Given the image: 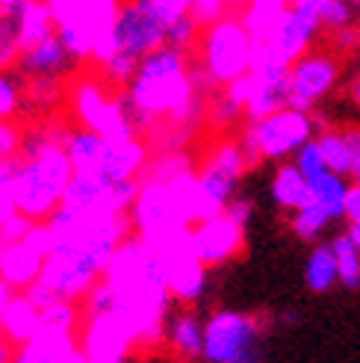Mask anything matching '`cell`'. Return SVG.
<instances>
[{
	"mask_svg": "<svg viewBox=\"0 0 360 363\" xmlns=\"http://www.w3.org/2000/svg\"><path fill=\"white\" fill-rule=\"evenodd\" d=\"M148 162H151V145L142 136L124 139V142H106L101 174L110 180H133V177H142Z\"/></svg>",
	"mask_w": 360,
	"mask_h": 363,
	"instance_id": "cell-15",
	"label": "cell"
},
{
	"mask_svg": "<svg viewBox=\"0 0 360 363\" xmlns=\"http://www.w3.org/2000/svg\"><path fill=\"white\" fill-rule=\"evenodd\" d=\"M18 27H21V45H24V50L33 48V45H39V42H45L47 35L57 33V21H53L50 6L45 4V0L18 9Z\"/></svg>",
	"mask_w": 360,
	"mask_h": 363,
	"instance_id": "cell-27",
	"label": "cell"
},
{
	"mask_svg": "<svg viewBox=\"0 0 360 363\" xmlns=\"http://www.w3.org/2000/svg\"><path fill=\"white\" fill-rule=\"evenodd\" d=\"M233 363H266V357H263V352H260V346H254V349H248L245 354H240Z\"/></svg>",
	"mask_w": 360,
	"mask_h": 363,
	"instance_id": "cell-48",
	"label": "cell"
},
{
	"mask_svg": "<svg viewBox=\"0 0 360 363\" xmlns=\"http://www.w3.org/2000/svg\"><path fill=\"white\" fill-rule=\"evenodd\" d=\"M242 248H245V228L233 222L227 213L192 225V251L207 269L240 257Z\"/></svg>",
	"mask_w": 360,
	"mask_h": 363,
	"instance_id": "cell-10",
	"label": "cell"
},
{
	"mask_svg": "<svg viewBox=\"0 0 360 363\" xmlns=\"http://www.w3.org/2000/svg\"><path fill=\"white\" fill-rule=\"evenodd\" d=\"M166 30H169V24L151 6V0H121V9H118L116 27H113L118 50L142 60V57H148L151 50L166 45Z\"/></svg>",
	"mask_w": 360,
	"mask_h": 363,
	"instance_id": "cell-9",
	"label": "cell"
},
{
	"mask_svg": "<svg viewBox=\"0 0 360 363\" xmlns=\"http://www.w3.org/2000/svg\"><path fill=\"white\" fill-rule=\"evenodd\" d=\"M339 80V60L328 50H308L290 65L286 80V106L301 113H313L322 98L331 95Z\"/></svg>",
	"mask_w": 360,
	"mask_h": 363,
	"instance_id": "cell-7",
	"label": "cell"
},
{
	"mask_svg": "<svg viewBox=\"0 0 360 363\" xmlns=\"http://www.w3.org/2000/svg\"><path fill=\"white\" fill-rule=\"evenodd\" d=\"M83 325V311L77 301H53L42 307V328L47 334H77Z\"/></svg>",
	"mask_w": 360,
	"mask_h": 363,
	"instance_id": "cell-30",
	"label": "cell"
},
{
	"mask_svg": "<svg viewBox=\"0 0 360 363\" xmlns=\"http://www.w3.org/2000/svg\"><path fill=\"white\" fill-rule=\"evenodd\" d=\"M225 213L230 216L233 222H240L242 228L251 222V216H254V201L251 198H245V195H233L230 198V204L225 207Z\"/></svg>",
	"mask_w": 360,
	"mask_h": 363,
	"instance_id": "cell-43",
	"label": "cell"
},
{
	"mask_svg": "<svg viewBox=\"0 0 360 363\" xmlns=\"http://www.w3.org/2000/svg\"><path fill=\"white\" fill-rule=\"evenodd\" d=\"M195 48H198L201 71L207 74L213 89H222L251 71L254 39L245 30L240 12H227L222 21H215L213 27H204Z\"/></svg>",
	"mask_w": 360,
	"mask_h": 363,
	"instance_id": "cell-4",
	"label": "cell"
},
{
	"mask_svg": "<svg viewBox=\"0 0 360 363\" xmlns=\"http://www.w3.org/2000/svg\"><path fill=\"white\" fill-rule=\"evenodd\" d=\"M354 18H357V9L349 4V0H328V4H322V9H319L322 30H328V33L351 27Z\"/></svg>",
	"mask_w": 360,
	"mask_h": 363,
	"instance_id": "cell-36",
	"label": "cell"
},
{
	"mask_svg": "<svg viewBox=\"0 0 360 363\" xmlns=\"http://www.w3.org/2000/svg\"><path fill=\"white\" fill-rule=\"evenodd\" d=\"M171 363H177V360H171Z\"/></svg>",
	"mask_w": 360,
	"mask_h": 363,
	"instance_id": "cell-58",
	"label": "cell"
},
{
	"mask_svg": "<svg viewBox=\"0 0 360 363\" xmlns=\"http://www.w3.org/2000/svg\"><path fill=\"white\" fill-rule=\"evenodd\" d=\"M15 363H83L77 334H47L39 331L27 346L18 349Z\"/></svg>",
	"mask_w": 360,
	"mask_h": 363,
	"instance_id": "cell-16",
	"label": "cell"
},
{
	"mask_svg": "<svg viewBox=\"0 0 360 363\" xmlns=\"http://www.w3.org/2000/svg\"><path fill=\"white\" fill-rule=\"evenodd\" d=\"M304 284H308L310 293H331L339 284V269H337V257L331 242H316L313 251L308 254V263H304Z\"/></svg>",
	"mask_w": 360,
	"mask_h": 363,
	"instance_id": "cell-25",
	"label": "cell"
},
{
	"mask_svg": "<svg viewBox=\"0 0 360 363\" xmlns=\"http://www.w3.org/2000/svg\"><path fill=\"white\" fill-rule=\"evenodd\" d=\"M65 154L71 160L74 172H92L101 174L103 157H106V139L95 130H86V127H77L71 121V130L65 139Z\"/></svg>",
	"mask_w": 360,
	"mask_h": 363,
	"instance_id": "cell-22",
	"label": "cell"
},
{
	"mask_svg": "<svg viewBox=\"0 0 360 363\" xmlns=\"http://www.w3.org/2000/svg\"><path fill=\"white\" fill-rule=\"evenodd\" d=\"M351 104L360 110V71H357V77L351 80Z\"/></svg>",
	"mask_w": 360,
	"mask_h": 363,
	"instance_id": "cell-52",
	"label": "cell"
},
{
	"mask_svg": "<svg viewBox=\"0 0 360 363\" xmlns=\"http://www.w3.org/2000/svg\"><path fill=\"white\" fill-rule=\"evenodd\" d=\"M103 272H106V266L92 251H86L74 242H57L45 260L39 284L50 289L53 298L80 304L89 296V289L103 278Z\"/></svg>",
	"mask_w": 360,
	"mask_h": 363,
	"instance_id": "cell-5",
	"label": "cell"
},
{
	"mask_svg": "<svg viewBox=\"0 0 360 363\" xmlns=\"http://www.w3.org/2000/svg\"><path fill=\"white\" fill-rule=\"evenodd\" d=\"M331 222H334L331 216L310 198L308 204H301L298 210H293V222H290V228H293V233H296L298 240H304V242H316L322 233L328 230Z\"/></svg>",
	"mask_w": 360,
	"mask_h": 363,
	"instance_id": "cell-31",
	"label": "cell"
},
{
	"mask_svg": "<svg viewBox=\"0 0 360 363\" xmlns=\"http://www.w3.org/2000/svg\"><path fill=\"white\" fill-rule=\"evenodd\" d=\"M346 233H349V240L354 242V248L360 251V225H349V230H346Z\"/></svg>",
	"mask_w": 360,
	"mask_h": 363,
	"instance_id": "cell-53",
	"label": "cell"
},
{
	"mask_svg": "<svg viewBox=\"0 0 360 363\" xmlns=\"http://www.w3.org/2000/svg\"><path fill=\"white\" fill-rule=\"evenodd\" d=\"M237 184L240 180H233L222 169H215L213 162H207V166L198 172V222L225 213V207L230 204V198L237 195Z\"/></svg>",
	"mask_w": 360,
	"mask_h": 363,
	"instance_id": "cell-20",
	"label": "cell"
},
{
	"mask_svg": "<svg viewBox=\"0 0 360 363\" xmlns=\"http://www.w3.org/2000/svg\"><path fill=\"white\" fill-rule=\"evenodd\" d=\"M83 363H124V357H95V354H83Z\"/></svg>",
	"mask_w": 360,
	"mask_h": 363,
	"instance_id": "cell-51",
	"label": "cell"
},
{
	"mask_svg": "<svg viewBox=\"0 0 360 363\" xmlns=\"http://www.w3.org/2000/svg\"><path fill=\"white\" fill-rule=\"evenodd\" d=\"M245 133L254 139L257 151L263 160H290L296 157V151L301 145H308L316 133L313 127V113H301L293 106H283V110L266 116L260 121H248Z\"/></svg>",
	"mask_w": 360,
	"mask_h": 363,
	"instance_id": "cell-6",
	"label": "cell"
},
{
	"mask_svg": "<svg viewBox=\"0 0 360 363\" xmlns=\"http://www.w3.org/2000/svg\"><path fill=\"white\" fill-rule=\"evenodd\" d=\"M319 33H322V21H319V15L313 9L290 6L283 12L281 24L275 27L272 39H269L266 45L272 48L281 60H286L293 65L298 57H304L308 50H313V42L319 39Z\"/></svg>",
	"mask_w": 360,
	"mask_h": 363,
	"instance_id": "cell-12",
	"label": "cell"
},
{
	"mask_svg": "<svg viewBox=\"0 0 360 363\" xmlns=\"http://www.w3.org/2000/svg\"><path fill=\"white\" fill-rule=\"evenodd\" d=\"M166 342L180 360H201L204 352V319L192 311L169 313L166 319Z\"/></svg>",
	"mask_w": 360,
	"mask_h": 363,
	"instance_id": "cell-21",
	"label": "cell"
},
{
	"mask_svg": "<svg viewBox=\"0 0 360 363\" xmlns=\"http://www.w3.org/2000/svg\"><path fill=\"white\" fill-rule=\"evenodd\" d=\"M166 278H169V296L171 301L180 304H195L207 293V266L195 257V254H184L166 263Z\"/></svg>",
	"mask_w": 360,
	"mask_h": 363,
	"instance_id": "cell-17",
	"label": "cell"
},
{
	"mask_svg": "<svg viewBox=\"0 0 360 363\" xmlns=\"http://www.w3.org/2000/svg\"><path fill=\"white\" fill-rule=\"evenodd\" d=\"M296 169L308 177V180H316L319 174H325L328 166H325V160H322V151H319V145L316 139H310L308 145H301V148L296 151Z\"/></svg>",
	"mask_w": 360,
	"mask_h": 363,
	"instance_id": "cell-38",
	"label": "cell"
},
{
	"mask_svg": "<svg viewBox=\"0 0 360 363\" xmlns=\"http://www.w3.org/2000/svg\"><path fill=\"white\" fill-rule=\"evenodd\" d=\"M343 136H346L349 157H351V177L360 180V127H343Z\"/></svg>",
	"mask_w": 360,
	"mask_h": 363,
	"instance_id": "cell-44",
	"label": "cell"
},
{
	"mask_svg": "<svg viewBox=\"0 0 360 363\" xmlns=\"http://www.w3.org/2000/svg\"><path fill=\"white\" fill-rule=\"evenodd\" d=\"M15 210L30 222H47L60 210L62 195L74 177V166L62 145H47L39 154H18L15 160Z\"/></svg>",
	"mask_w": 360,
	"mask_h": 363,
	"instance_id": "cell-2",
	"label": "cell"
},
{
	"mask_svg": "<svg viewBox=\"0 0 360 363\" xmlns=\"http://www.w3.org/2000/svg\"><path fill=\"white\" fill-rule=\"evenodd\" d=\"M357 184H360V180H357Z\"/></svg>",
	"mask_w": 360,
	"mask_h": 363,
	"instance_id": "cell-59",
	"label": "cell"
},
{
	"mask_svg": "<svg viewBox=\"0 0 360 363\" xmlns=\"http://www.w3.org/2000/svg\"><path fill=\"white\" fill-rule=\"evenodd\" d=\"M198 39H201V27L195 24L192 15L177 18V21L169 24V30H166V45H171L177 50H186V53L198 45Z\"/></svg>",
	"mask_w": 360,
	"mask_h": 363,
	"instance_id": "cell-37",
	"label": "cell"
},
{
	"mask_svg": "<svg viewBox=\"0 0 360 363\" xmlns=\"http://www.w3.org/2000/svg\"><path fill=\"white\" fill-rule=\"evenodd\" d=\"M39 328H42V311L27 293H15L0 311V331H4V337L12 346L21 349L39 334Z\"/></svg>",
	"mask_w": 360,
	"mask_h": 363,
	"instance_id": "cell-18",
	"label": "cell"
},
{
	"mask_svg": "<svg viewBox=\"0 0 360 363\" xmlns=\"http://www.w3.org/2000/svg\"><path fill=\"white\" fill-rule=\"evenodd\" d=\"M310 184V198L325 210L331 219H343L346 216V195H349V180L343 174H334V172H325L319 174L316 180H308Z\"/></svg>",
	"mask_w": 360,
	"mask_h": 363,
	"instance_id": "cell-26",
	"label": "cell"
},
{
	"mask_svg": "<svg viewBox=\"0 0 360 363\" xmlns=\"http://www.w3.org/2000/svg\"><path fill=\"white\" fill-rule=\"evenodd\" d=\"M207 162H213L215 169H222V172L230 174L233 180H242L245 172H251V169H248V160H245V154H242L240 139H222V142L213 148V154H210Z\"/></svg>",
	"mask_w": 360,
	"mask_h": 363,
	"instance_id": "cell-34",
	"label": "cell"
},
{
	"mask_svg": "<svg viewBox=\"0 0 360 363\" xmlns=\"http://www.w3.org/2000/svg\"><path fill=\"white\" fill-rule=\"evenodd\" d=\"M136 346L133 328L118 311L103 316H86L80 325V349L95 357H128Z\"/></svg>",
	"mask_w": 360,
	"mask_h": 363,
	"instance_id": "cell-11",
	"label": "cell"
},
{
	"mask_svg": "<svg viewBox=\"0 0 360 363\" xmlns=\"http://www.w3.org/2000/svg\"><path fill=\"white\" fill-rule=\"evenodd\" d=\"M45 260L47 257L24 233L21 240L0 245V281H6L15 293H27V289L39 281Z\"/></svg>",
	"mask_w": 360,
	"mask_h": 363,
	"instance_id": "cell-14",
	"label": "cell"
},
{
	"mask_svg": "<svg viewBox=\"0 0 360 363\" xmlns=\"http://www.w3.org/2000/svg\"><path fill=\"white\" fill-rule=\"evenodd\" d=\"M103 281L113 286L118 298V313L133 328L136 346L163 340L171 304L169 278L166 263L151 251L145 240L136 233L124 240L106 266Z\"/></svg>",
	"mask_w": 360,
	"mask_h": 363,
	"instance_id": "cell-1",
	"label": "cell"
},
{
	"mask_svg": "<svg viewBox=\"0 0 360 363\" xmlns=\"http://www.w3.org/2000/svg\"><path fill=\"white\" fill-rule=\"evenodd\" d=\"M343 219L349 225H360V184L354 180V184L349 186V195H346V216Z\"/></svg>",
	"mask_w": 360,
	"mask_h": 363,
	"instance_id": "cell-46",
	"label": "cell"
},
{
	"mask_svg": "<svg viewBox=\"0 0 360 363\" xmlns=\"http://www.w3.org/2000/svg\"><path fill=\"white\" fill-rule=\"evenodd\" d=\"M24 53L21 27H18V12H0V71L15 68Z\"/></svg>",
	"mask_w": 360,
	"mask_h": 363,
	"instance_id": "cell-33",
	"label": "cell"
},
{
	"mask_svg": "<svg viewBox=\"0 0 360 363\" xmlns=\"http://www.w3.org/2000/svg\"><path fill=\"white\" fill-rule=\"evenodd\" d=\"M15 68L21 71L24 77H53V80H68L71 83L80 74L83 65L71 57V53L65 50V45L60 42V35L53 33L45 42L27 48Z\"/></svg>",
	"mask_w": 360,
	"mask_h": 363,
	"instance_id": "cell-13",
	"label": "cell"
},
{
	"mask_svg": "<svg viewBox=\"0 0 360 363\" xmlns=\"http://www.w3.org/2000/svg\"><path fill=\"white\" fill-rule=\"evenodd\" d=\"M21 121H0V160H15L21 148Z\"/></svg>",
	"mask_w": 360,
	"mask_h": 363,
	"instance_id": "cell-41",
	"label": "cell"
},
{
	"mask_svg": "<svg viewBox=\"0 0 360 363\" xmlns=\"http://www.w3.org/2000/svg\"><path fill=\"white\" fill-rule=\"evenodd\" d=\"M15 360H18V346H12L6 337H0V363H15Z\"/></svg>",
	"mask_w": 360,
	"mask_h": 363,
	"instance_id": "cell-47",
	"label": "cell"
},
{
	"mask_svg": "<svg viewBox=\"0 0 360 363\" xmlns=\"http://www.w3.org/2000/svg\"><path fill=\"white\" fill-rule=\"evenodd\" d=\"M230 9L225 6V0H192V9L189 15L195 18V24L198 27H213L215 21H222V18L227 15Z\"/></svg>",
	"mask_w": 360,
	"mask_h": 363,
	"instance_id": "cell-40",
	"label": "cell"
},
{
	"mask_svg": "<svg viewBox=\"0 0 360 363\" xmlns=\"http://www.w3.org/2000/svg\"><path fill=\"white\" fill-rule=\"evenodd\" d=\"M65 110H68V118L77 127L101 133L106 142H124V139L139 136L133 130L128 113H124L118 89H113L98 71H80L68 83Z\"/></svg>",
	"mask_w": 360,
	"mask_h": 363,
	"instance_id": "cell-3",
	"label": "cell"
},
{
	"mask_svg": "<svg viewBox=\"0 0 360 363\" xmlns=\"http://www.w3.org/2000/svg\"><path fill=\"white\" fill-rule=\"evenodd\" d=\"M322 4H328V0H290V6H301V9H313L319 15Z\"/></svg>",
	"mask_w": 360,
	"mask_h": 363,
	"instance_id": "cell-50",
	"label": "cell"
},
{
	"mask_svg": "<svg viewBox=\"0 0 360 363\" xmlns=\"http://www.w3.org/2000/svg\"><path fill=\"white\" fill-rule=\"evenodd\" d=\"M286 9H290V0H248L245 9L240 12V18H242L245 30L251 33V39L269 42Z\"/></svg>",
	"mask_w": 360,
	"mask_h": 363,
	"instance_id": "cell-24",
	"label": "cell"
},
{
	"mask_svg": "<svg viewBox=\"0 0 360 363\" xmlns=\"http://www.w3.org/2000/svg\"><path fill=\"white\" fill-rule=\"evenodd\" d=\"M24 124L27 121H45L53 118L68 98V80L53 77H24Z\"/></svg>",
	"mask_w": 360,
	"mask_h": 363,
	"instance_id": "cell-19",
	"label": "cell"
},
{
	"mask_svg": "<svg viewBox=\"0 0 360 363\" xmlns=\"http://www.w3.org/2000/svg\"><path fill=\"white\" fill-rule=\"evenodd\" d=\"M272 198H275V204L281 210H286V213H293L301 204L310 201V184H308V177L296 169V162L283 160L281 166L275 169V174H272Z\"/></svg>",
	"mask_w": 360,
	"mask_h": 363,
	"instance_id": "cell-23",
	"label": "cell"
},
{
	"mask_svg": "<svg viewBox=\"0 0 360 363\" xmlns=\"http://www.w3.org/2000/svg\"><path fill=\"white\" fill-rule=\"evenodd\" d=\"M0 337H4V331H0Z\"/></svg>",
	"mask_w": 360,
	"mask_h": 363,
	"instance_id": "cell-56",
	"label": "cell"
},
{
	"mask_svg": "<svg viewBox=\"0 0 360 363\" xmlns=\"http://www.w3.org/2000/svg\"><path fill=\"white\" fill-rule=\"evenodd\" d=\"M24 74L18 68L0 71V121H21L24 124Z\"/></svg>",
	"mask_w": 360,
	"mask_h": 363,
	"instance_id": "cell-28",
	"label": "cell"
},
{
	"mask_svg": "<svg viewBox=\"0 0 360 363\" xmlns=\"http://www.w3.org/2000/svg\"><path fill=\"white\" fill-rule=\"evenodd\" d=\"M337 269H339V286L346 289H360V251L349 240V233H339L331 240Z\"/></svg>",
	"mask_w": 360,
	"mask_h": 363,
	"instance_id": "cell-32",
	"label": "cell"
},
{
	"mask_svg": "<svg viewBox=\"0 0 360 363\" xmlns=\"http://www.w3.org/2000/svg\"><path fill=\"white\" fill-rule=\"evenodd\" d=\"M136 68H139V60L130 57V53L118 50V53H113V57L106 60L101 68H95V71H98V74H101L106 83H110L113 89H128L130 80L136 77Z\"/></svg>",
	"mask_w": 360,
	"mask_h": 363,
	"instance_id": "cell-35",
	"label": "cell"
},
{
	"mask_svg": "<svg viewBox=\"0 0 360 363\" xmlns=\"http://www.w3.org/2000/svg\"><path fill=\"white\" fill-rule=\"evenodd\" d=\"M316 145H319L322 160H325L328 172L343 174V177L351 174L349 145H346V136H343V130H339V127H325L322 133H316Z\"/></svg>",
	"mask_w": 360,
	"mask_h": 363,
	"instance_id": "cell-29",
	"label": "cell"
},
{
	"mask_svg": "<svg viewBox=\"0 0 360 363\" xmlns=\"http://www.w3.org/2000/svg\"><path fill=\"white\" fill-rule=\"evenodd\" d=\"M349 4H351L354 9H360V0H349Z\"/></svg>",
	"mask_w": 360,
	"mask_h": 363,
	"instance_id": "cell-55",
	"label": "cell"
},
{
	"mask_svg": "<svg viewBox=\"0 0 360 363\" xmlns=\"http://www.w3.org/2000/svg\"><path fill=\"white\" fill-rule=\"evenodd\" d=\"M12 180H15V162L12 160H0V225L18 213L15 210V189H12Z\"/></svg>",
	"mask_w": 360,
	"mask_h": 363,
	"instance_id": "cell-39",
	"label": "cell"
},
{
	"mask_svg": "<svg viewBox=\"0 0 360 363\" xmlns=\"http://www.w3.org/2000/svg\"><path fill=\"white\" fill-rule=\"evenodd\" d=\"M245 4H248V0H225V6H227L230 12H242Z\"/></svg>",
	"mask_w": 360,
	"mask_h": 363,
	"instance_id": "cell-54",
	"label": "cell"
},
{
	"mask_svg": "<svg viewBox=\"0 0 360 363\" xmlns=\"http://www.w3.org/2000/svg\"><path fill=\"white\" fill-rule=\"evenodd\" d=\"M151 6L159 12V18H163L166 24H174L177 18L189 15L192 0H151Z\"/></svg>",
	"mask_w": 360,
	"mask_h": 363,
	"instance_id": "cell-42",
	"label": "cell"
},
{
	"mask_svg": "<svg viewBox=\"0 0 360 363\" xmlns=\"http://www.w3.org/2000/svg\"><path fill=\"white\" fill-rule=\"evenodd\" d=\"M0 12H4V6H0Z\"/></svg>",
	"mask_w": 360,
	"mask_h": 363,
	"instance_id": "cell-57",
	"label": "cell"
},
{
	"mask_svg": "<svg viewBox=\"0 0 360 363\" xmlns=\"http://www.w3.org/2000/svg\"><path fill=\"white\" fill-rule=\"evenodd\" d=\"M260 346V325L240 311H215L204 319V363H233L248 349Z\"/></svg>",
	"mask_w": 360,
	"mask_h": 363,
	"instance_id": "cell-8",
	"label": "cell"
},
{
	"mask_svg": "<svg viewBox=\"0 0 360 363\" xmlns=\"http://www.w3.org/2000/svg\"><path fill=\"white\" fill-rule=\"evenodd\" d=\"M331 39H334V48L339 50H357L360 48V27H346V30H337L331 33Z\"/></svg>",
	"mask_w": 360,
	"mask_h": 363,
	"instance_id": "cell-45",
	"label": "cell"
},
{
	"mask_svg": "<svg viewBox=\"0 0 360 363\" xmlns=\"http://www.w3.org/2000/svg\"><path fill=\"white\" fill-rule=\"evenodd\" d=\"M30 4H39V0H0V6H4V12H18V9H24Z\"/></svg>",
	"mask_w": 360,
	"mask_h": 363,
	"instance_id": "cell-49",
	"label": "cell"
}]
</instances>
